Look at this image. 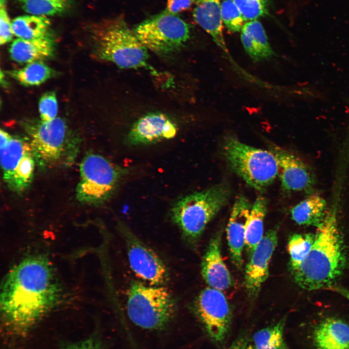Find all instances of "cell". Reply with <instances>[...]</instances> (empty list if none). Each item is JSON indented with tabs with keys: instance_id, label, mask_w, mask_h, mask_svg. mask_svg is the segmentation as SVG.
<instances>
[{
	"instance_id": "5b68a950",
	"label": "cell",
	"mask_w": 349,
	"mask_h": 349,
	"mask_svg": "<svg viewBox=\"0 0 349 349\" xmlns=\"http://www.w3.org/2000/svg\"><path fill=\"white\" fill-rule=\"evenodd\" d=\"M127 312L135 325L161 331L169 325L177 311L175 299L164 286L133 281L128 290Z\"/></svg>"
},
{
	"instance_id": "836d02e7",
	"label": "cell",
	"mask_w": 349,
	"mask_h": 349,
	"mask_svg": "<svg viewBox=\"0 0 349 349\" xmlns=\"http://www.w3.org/2000/svg\"><path fill=\"white\" fill-rule=\"evenodd\" d=\"M62 349H105L96 337H90L83 341L68 345Z\"/></svg>"
},
{
	"instance_id": "7c38bea8",
	"label": "cell",
	"mask_w": 349,
	"mask_h": 349,
	"mask_svg": "<svg viewBox=\"0 0 349 349\" xmlns=\"http://www.w3.org/2000/svg\"><path fill=\"white\" fill-rule=\"evenodd\" d=\"M194 310L208 336L216 342L223 341L230 329L232 312L222 291L205 288L196 299Z\"/></svg>"
},
{
	"instance_id": "ac0fdd59",
	"label": "cell",
	"mask_w": 349,
	"mask_h": 349,
	"mask_svg": "<svg viewBox=\"0 0 349 349\" xmlns=\"http://www.w3.org/2000/svg\"><path fill=\"white\" fill-rule=\"evenodd\" d=\"M221 3V0H198L192 16L195 22L226 52L227 50L223 35Z\"/></svg>"
},
{
	"instance_id": "9c48e42d",
	"label": "cell",
	"mask_w": 349,
	"mask_h": 349,
	"mask_svg": "<svg viewBox=\"0 0 349 349\" xmlns=\"http://www.w3.org/2000/svg\"><path fill=\"white\" fill-rule=\"evenodd\" d=\"M35 161L50 166L61 161L74 150V142L64 120H28L23 123Z\"/></svg>"
},
{
	"instance_id": "f546056e",
	"label": "cell",
	"mask_w": 349,
	"mask_h": 349,
	"mask_svg": "<svg viewBox=\"0 0 349 349\" xmlns=\"http://www.w3.org/2000/svg\"><path fill=\"white\" fill-rule=\"evenodd\" d=\"M221 17L223 24L232 33L241 31L245 20L233 0H222L221 3Z\"/></svg>"
},
{
	"instance_id": "d4e9b609",
	"label": "cell",
	"mask_w": 349,
	"mask_h": 349,
	"mask_svg": "<svg viewBox=\"0 0 349 349\" xmlns=\"http://www.w3.org/2000/svg\"><path fill=\"white\" fill-rule=\"evenodd\" d=\"M7 73L21 84L27 86L39 85L56 74L55 71L43 61L29 63L21 68L8 71Z\"/></svg>"
},
{
	"instance_id": "7402d4cb",
	"label": "cell",
	"mask_w": 349,
	"mask_h": 349,
	"mask_svg": "<svg viewBox=\"0 0 349 349\" xmlns=\"http://www.w3.org/2000/svg\"><path fill=\"white\" fill-rule=\"evenodd\" d=\"M327 213L325 200L316 194L309 195L291 209L292 218L297 223L317 227L323 221Z\"/></svg>"
},
{
	"instance_id": "44dd1931",
	"label": "cell",
	"mask_w": 349,
	"mask_h": 349,
	"mask_svg": "<svg viewBox=\"0 0 349 349\" xmlns=\"http://www.w3.org/2000/svg\"><path fill=\"white\" fill-rule=\"evenodd\" d=\"M54 50V42L48 36L33 39L17 38L11 45L9 52L13 61L27 64L50 58Z\"/></svg>"
},
{
	"instance_id": "9a60e30c",
	"label": "cell",
	"mask_w": 349,
	"mask_h": 349,
	"mask_svg": "<svg viewBox=\"0 0 349 349\" xmlns=\"http://www.w3.org/2000/svg\"><path fill=\"white\" fill-rule=\"evenodd\" d=\"M277 239L276 229L269 230L251 254L245 270L244 284L248 296L252 299L258 295L262 284L268 277L270 262Z\"/></svg>"
},
{
	"instance_id": "277c9868",
	"label": "cell",
	"mask_w": 349,
	"mask_h": 349,
	"mask_svg": "<svg viewBox=\"0 0 349 349\" xmlns=\"http://www.w3.org/2000/svg\"><path fill=\"white\" fill-rule=\"evenodd\" d=\"M230 195L231 190L225 183L185 195L173 206L172 221L184 238L194 243L200 237L207 224L227 204Z\"/></svg>"
},
{
	"instance_id": "e0dca14e",
	"label": "cell",
	"mask_w": 349,
	"mask_h": 349,
	"mask_svg": "<svg viewBox=\"0 0 349 349\" xmlns=\"http://www.w3.org/2000/svg\"><path fill=\"white\" fill-rule=\"evenodd\" d=\"M221 236L217 234L210 240L201 263V273L209 287L221 291L233 285L231 274L221 255Z\"/></svg>"
},
{
	"instance_id": "d6a6232c",
	"label": "cell",
	"mask_w": 349,
	"mask_h": 349,
	"mask_svg": "<svg viewBox=\"0 0 349 349\" xmlns=\"http://www.w3.org/2000/svg\"><path fill=\"white\" fill-rule=\"evenodd\" d=\"M194 0H167L166 10L169 12L177 14L189 9Z\"/></svg>"
},
{
	"instance_id": "7a4b0ae2",
	"label": "cell",
	"mask_w": 349,
	"mask_h": 349,
	"mask_svg": "<svg viewBox=\"0 0 349 349\" xmlns=\"http://www.w3.org/2000/svg\"><path fill=\"white\" fill-rule=\"evenodd\" d=\"M345 263L342 238L335 213H327L317 226L315 240L306 258L291 270L295 283L308 290L327 289L341 274Z\"/></svg>"
},
{
	"instance_id": "2e32d148",
	"label": "cell",
	"mask_w": 349,
	"mask_h": 349,
	"mask_svg": "<svg viewBox=\"0 0 349 349\" xmlns=\"http://www.w3.org/2000/svg\"><path fill=\"white\" fill-rule=\"evenodd\" d=\"M252 205L244 196H238L234 202L226 228L227 239L234 264L238 268L243 263L247 222Z\"/></svg>"
},
{
	"instance_id": "5bb4252c",
	"label": "cell",
	"mask_w": 349,
	"mask_h": 349,
	"mask_svg": "<svg viewBox=\"0 0 349 349\" xmlns=\"http://www.w3.org/2000/svg\"><path fill=\"white\" fill-rule=\"evenodd\" d=\"M177 127L167 114L150 112L140 117L132 126L126 139L130 145L155 143L175 137Z\"/></svg>"
},
{
	"instance_id": "52a82bcc",
	"label": "cell",
	"mask_w": 349,
	"mask_h": 349,
	"mask_svg": "<svg viewBox=\"0 0 349 349\" xmlns=\"http://www.w3.org/2000/svg\"><path fill=\"white\" fill-rule=\"evenodd\" d=\"M79 172L77 198L91 205H100L108 201L127 173V170L95 154H89L82 159Z\"/></svg>"
},
{
	"instance_id": "83f0119b",
	"label": "cell",
	"mask_w": 349,
	"mask_h": 349,
	"mask_svg": "<svg viewBox=\"0 0 349 349\" xmlns=\"http://www.w3.org/2000/svg\"><path fill=\"white\" fill-rule=\"evenodd\" d=\"M315 240L312 234H295L289 238L287 250L290 256L291 270L297 269L308 255Z\"/></svg>"
},
{
	"instance_id": "6da1fadb",
	"label": "cell",
	"mask_w": 349,
	"mask_h": 349,
	"mask_svg": "<svg viewBox=\"0 0 349 349\" xmlns=\"http://www.w3.org/2000/svg\"><path fill=\"white\" fill-rule=\"evenodd\" d=\"M50 265L42 257H32L8 273L0 296L3 326L12 336L27 335L57 302L58 285Z\"/></svg>"
},
{
	"instance_id": "8fae6325",
	"label": "cell",
	"mask_w": 349,
	"mask_h": 349,
	"mask_svg": "<svg viewBox=\"0 0 349 349\" xmlns=\"http://www.w3.org/2000/svg\"><path fill=\"white\" fill-rule=\"evenodd\" d=\"M119 229L125 241L129 266L135 274L147 284L165 286L170 274L162 260L121 222Z\"/></svg>"
},
{
	"instance_id": "30bf717a",
	"label": "cell",
	"mask_w": 349,
	"mask_h": 349,
	"mask_svg": "<svg viewBox=\"0 0 349 349\" xmlns=\"http://www.w3.org/2000/svg\"><path fill=\"white\" fill-rule=\"evenodd\" d=\"M0 164L3 178L12 191L21 193L30 186L35 159L28 138L0 131Z\"/></svg>"
},
{
	"instance_id": "cb8c5ba5",
	"label": "cell",
	"mask_w": 349,
	"mask_h": 349,
	"mask_svg": "<svg viewBox=\"0 0 349 349\" xmlns=\"http://www.w3.org/2000/svg\"><path fill=\"white\" fill-rule=\"evenodd\" d=\"M267 206L266 199L261 196L257 197L252 205L245 235V246L251 254L264 236V220Z\"/></svg>"
},
{
	"instance_id": "484cf974",
	"label": "cell",
	"mask_w": 349,
	"mask_h": 349,
	"mask_svg": "<svg viewBox=\"0 0 349 349\" xmlns=\"http://www.w3.org/2000/svg\"><path fill=\"white\" fill-rule=\"evenodd\" d=\"M286 318L255 333L253 342L255 349H290L284 337Z\"/></svg>"
},
{
	"instance_id": "ffe728a7",
	"label": "cell",
	"mask_w": 349,
	"mask_h": 349,
	"mask_svg": "<svg viewBox=\"0 0 349 349\" xmlns=\"http://www.w3.org/2000/svg\"><path fill=\"white\" fill-rule=\"evenodd\" d=\"M240 32L243 47L253 61L258 62L267 61L275 55L265 30L261 23L257 19L245 23Z\"/></svg>"
},
{
	"instance_id": "1f68e13d",
	"label": "cell",
	"mask_w": 349,
	"mask_h": 349,
	"mask_svg": "<svg viewBox=\"0 0 349 349\" xmlns=\"http://www.w3.org/2000/svg\"><path fill=\"white\" fill-rule=\"evenodd\" d=\"M14 36L12 30V22L8 16L5 0L0 2V44L4 45L10 42Z\"/></svg>"
},
{
	"instance_id": "603a6c76",
	"label": "cell",
	"mask_w": 349,
	"mask_h": 349,
	"mask_svg": "<svg viewBox=\"0 0 349 349\" xmlns=\"http://www.w3.org/2000/svg\"><path fill=\"white\" fill-rule=\"evenodd\" d=\"M50 21L48 16L32 15L19 16L12 21V30L18 38L33 39L50 36Z\"/></svg>"
},
{
	"instance_id": "4fadbf2b",
	"label": "cell",
	"mask_w": 349,
	"mask_h": 349,
	"mask_svg": "<svg viewBox=\"0 0 349 349\" xmlns=\"http://www.w3.org/2000/svg\"><path fill=\"white\" fill-rule=\"evenodd\" d=\"M278 165V175L283 188L289 191H309L315 183L310 168L301 159L273 144L269 146Z\"/></svg>"
},
{
	"instance_id": "4dcf8cb0",
	"label": "cell",
	"mask_w": 349,
	"mask_h": 349,
	"mask_svg": "<svg viewBox=\"0 0 349 349\" xmlns=\"http://www.w3.org/2000/svg\"><path fill=\"white\" fill-rule=\"evenodd\" d=\"M38 107L42 121H48L56 118L58 104L55 93L48 92L43 94L39 99Z\"/></svg>"
},
{
	"instance_id": "d590c367",
	"label": "cell",
	"mask_w": 349,
	"mask_h": 349,
	"mask_svg": "<svg viewBox=\"0 0 349 349\" xmlns=\"http://www.w3.org/2000/svg\"><path fill=\"white\" fill-rule=\"evenodd\" d=\"M334 288V291H337L343 295L345 296L349 300V290L348 289H341V288H338L337 287H331L329 288Z\"/></svg>"
},
{
	"instance_id": "3957f363",
	"label": "cell",
	"mask_w": 349,
	"mask_h": 349,
	"mask_svg": "<svg viewBox=\"0 0 349 349\" xmlns=\"http://www.w3.org/2000/svg\"><path fill=\"white\" fill-rule=\"evenodd\" d=\"M93 53L97 60L123 68L147 66V49L123 16L104 19L91 28Z\"/></svg>"
},
{
	"instance_id": "8992f818",
	"label": "cell",
	"mask_w": 349,
	"mask_h": 349,
	"mask_svg": "<svg viewBox=\"0 0 349 349\" xmlns=\"http://www.w3.org/2000/svg\"><path fill=\"white\" fill-rule=\"evenodd\" d=\"M223 148L231 169L257 190H265L278 175V163L270 151L249 145L231 136L225 139Z\"/></svg>"
},
{
	"instance_id": "d6986e66",
	"label": "cell",
	"mask_w": 349,
	"mask_h": 349,
	"mask_svg": "<svg viewBox=\"0 0 349 349\" xmlns=\"http://www.w3.org/2000/svg\"><path fill=\"white\" fill-rule=\"evenodd\" d=\"M316 349H349V325L333 317L319 323L313 333Z\"/></svg>"
},
{
	"instance_id": "ba28073f",
	"label": "cell",
	"mask_w": 349,
	"mask_h": 349,
	"mask_svg": "<svg viewBox=\"0 0 349 349\" xmlns=\"http://www.w3.org/2000/svg\"><path fill=\"white\" fill-rule=\"evenodd\" d=\"M132 29L147 50L159 55L170 54L179 50L190 36V25L177 14L165 9Z\"/></svg>"
},
{
	"instance_id": "4316f807",
	"label": "cell",
	"mask_w": 349,
	"mask_h": 349,
	"mask_svg": "<svg viewBox=\"0 0 349 349\" xmlns=\"http://www.w3.org/2000/svg\"><path fill=\"white\" fill-rule=\"evenodd\" d=\"M72 0H17L21 8L30 15L53 16L66 11Z\"/></svg>"
},
{
	"instance_id": "f1b7e54d",
	"label": "cell",
	"mask_w": 349,
	"mask_h": 349,
	"mask_svg": "<svg viewBox=\"0 0 349 349\" xmlns=\"http://www.w3.org/2000/svg\"><path fill=\"white\" fill-rule=\"evenodd\" d=\"M240 10L245 21L269 15L271 0H233Z\"/></svg>"
},
{
	"instance_id": "e575fe53",
	"label": "cell",
	"mask_w": 349,
	"mask_h": 349,
	"mask_svg": "<svg viewBox=\"0 0 349 349\" xmlns=\"http://www.w3.org/2000/svg\"><path fill=\"white\" fill-rule=\"evenodd\" d=\"M228 349H255L253 343L246 336L238 337Z\"/></svg>"
}]
</instances>
